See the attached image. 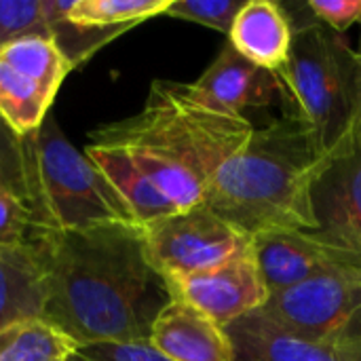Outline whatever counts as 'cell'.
Masks as SVG:
<instances>
[{
	"label": "cell",
	"mask_w": 361,
	"mask_h": 361,
	"mask_svg": "<svg viewBox=\"0 0 361 361\" xmlns=\"http://www.w3.org/2000/svg\"><path fill=\"white\" fill-rule=\"evenodd\" d=\"M47 254L44 319L82 345L150 343L171 300L137 224L36 231Z\"/></svg>",
	"instance_id": "cell-1"
},
{
	"label": "cell",
	"mask_w": 361,
	"mask_h": 361,
	"mask_svg": "<svg viewBox=\"0 0 361 361\" xmlns=\"http://www.w3.org/2000/svg\"><path fill=\"white\" fill-rule=\"evenodd\" d=\"M245 116L216 112L188 82L154 80L140 112L93 129L91 144L116 150L176 212L201 205L218 169L250 140Z\"/></svg>",
	"instance_id": "cell-2"
},
{
	"label": "cell",
	"mask_w": 361,
	"mask_h": 361,
	"mask_svg": "<svg viewBox=\"0 0 361 361\" xmlns=\"http://www.w3.org/2000/svg\"><path fill=\"white\" fill-rule=\"evenodd\" d=\"M328 161L294 112L254 129L218 169L203 203L247 237L317 231L315 186Z\"/></svg>",
	"instance_id": "cell-3"
},
{
	"label": "cell",
	"mask_w": 361,
	"mask_h": 361,
	"mask_svg": "<svg viewBox=\"0 0 361 361\" xmlns=\"http://www.w3.org/2000/svg\"><path fill=\"white\" fill-rule=\"evenodd\" d=\"M294 30L292 57L279 78L283 102L330 165L349 154L361 135V51L311 15L294 21Z\"/></svg>",
	"instance_id": "cell-4"
},
{
	"label": "cell",
	"mask_w": 361,
	"mask_h": 361,
	"mask_svg": "<svg viewBox=\"0 0 361 361\" xmlns=\"http://www.w3.org/2000/svg\"><path fill=\"white\" fill-rule=\"evenodd\" d=\"M23 140L42 228L85 231L104 224H137L112 182L63 135L51 114L36 133Z\"/></svg>",
	"instance_id": "cell-5"
},
{
	"label": "cell",
	"mask_w": 361,
	"mask_h": 361,
	"mask_svg": "<svg viewBox=\"0 0 361 361\" xmlns=\"http://www.w3.org/2000/svg\"><path fill=\"white\" fill-rule=\"evenodd\" d=\"M258 313L305 341L361 347V273L324 275L271 292Z\"/></svg>",
	"instance_id": "cell-6"
},
{
	"label": "cell",
	"mask_w": 361,
	"mask_h": 361,
	"mask_svg": "<svg viewBox=\"0 0 361 361\" xmlns=\"http://www.w3.org/2000/svg\"><path fill=\"white\" fill-rule=\"evenodd\" d=\"M140 231L148 260L163 279L216 269L254 243L205 203L142 224Z\"/></svg>",
	"instance_id": "cell-7"
},
{
	"label": "cell",
	"mask_w": 361,
	"mask_h": 361,
	"mask_svg": "<svg viewBox=\"0 0 361 361\" xmlns=\"http://www.w3.org/2000/svg\"><path fill=\"white\" fill-rule=\"evenodd\" d=\"M254 252L271 292L324 275L361 273L360 250L324 228L258 235Z\"/></svg>",
	"instance_id": "cell-8"
},
{
	"label": "cell",
	"mask_w": 361,
	"mask_h": 361,
	"mask_svg": "<svg viewBox=\"0 0 361 361\" xmlns=\"http://www.w3.org/2000/svg\"><path fill=\"white\" fill-rule=\"evenodd\" d=\"M165 283L171 298H180L197 307L224 328L250 313L260 311L271 296L254 252V243L216 269L195 275L167 277Z\"/></svg>",
	"instance_id": "cell-9"
},
{
	"label": "cell",
	"mask_w": 361,
	"mask_h": 361,
	"mask_svg": "<svg viewBox=\"0 0 361 361\" xmlns=\"http://www.w3.org/2000/svg\"><path fill=\"white\" fill-rule=\"evenodd\" d=\"M190 93L203 106L233 116H245L250 108H262L283 99L281 80L245 59L239 51L226 42L218 57L207 66V70L192 82H188Z\"/></svg>",
	"instance_id": "cell-10"
},
{
	"label": "cell",
	"mask_w": 361,
	"mask_h": 361,
	"mask_svg": "<svg viewBox=\"0 0 361 361\" xmlns=\"http://www.w3.org/2000/svg\"><path fill=\"white\" fill-rule=\"evenodd\" d=\"M150 345L171 361H237L226 328L180 298L154 319Z\"/></svg>",
	"instance_id": "cell-11"
},
{
	"label": "cell",
	"mask_w": 361,
	"mask_h": 361,
	"mask_svg": "<svg viewBox=\"0 0 361 361\" xmlns=\"http://www.w3.org/2000/svg\"><path fill=\"white\" fill-rule=\"evenodd\" d=\"M294 32V19L283 4L247 0L233 21L228 42L245 59L281 78L292 57Z\"/></svg>",
	"instance_id": "cell-12"
},
{
	"label": "cell",
	"mask_w": 361,
	"mask_h": 361,
	"mask_svg": "<svg viewBox=\"0 0 361 361\" xmlns=\"http://www.w3.org/2000/svg\"><path fill=\"white\" fill-rule=\"evenodd\" d=\"M47 254L40 239L0 245V330L44 319Z\"/></svg>",
	"instance_id": "cell-13"
},
{
	"label": "cell",
	"mask_w": 361,
	"mask_h": 361,
	"mask_svg": "<svg viewBox=\"0 0 361 361\" xmlns=\"http://www.w3.org/2000/svg\"><path fill=\"white\" fill-rule=\"evenodd\" d=\"M237 361H361V347H338L292 336L258 311L226 328Z\"/></svg>",
	"instance_id": "cell-14"
},
{
	"label": "cell",
	"mask_w": 361,
	"mask_h": 361,
	"mask_svg": "<svg viewBox=\"0 0 361 361\" xmlns=\"http://www.w3.org/2000/svg\"><path fill=\"white\" fill-rule=\"evenodd\" d=\"M313 199L319 228L361 252V135L349 154L328 165Z\"/></svg>",
	"instance_id": "cell-15"
},
{
	"label": "cell",
	"mask_w": 361,
	"mask_h": 361,
	"mask_svg": "<svg viewBox=\"0 0 361 361\" xmlns=\"http://www.w3.org/2000/svg\"><path fill=\"white\" fill-rule=\"evenodd\" d=\"M53 97L32 78L0 61V116L19 135L36 133L51 114Z\"/></svg>",
	"instance_id": "cell-16"
},
{
	"label": "cell",
	"mask_w": 361,
	"mask_h": 361,
	"mask_svg": "<svg viewBox=\"0 0 361 361\" xmlns=\"http://www.w3.org/2000/svg\"><path fill=\"white\" fill-rule=\"evenodd\" d=\"M78 345L47 319H27L0 330V361H68Z\"/></svg>",
	"instance_id": "cell-17"
},
{
	"label": "cell",
	"mask_w": 361,
	"mask_h": 361,
	"mask_svg": "<svg viewBox=\"0 0 361 361\" xmlns=\"http://www.w3.org/2000/svg\"><path fill=\"white\" fill-rule=\"evenodd\" d=\"M0 61L32 78L53 99L72 66L61 55L53 38H23L0 51Z\"/></svg>",
	"instance_id": "cell-18"
},
{
	"label": "cell",
	"mask_w": 361,
	"mask_h": 361,
	"mask_svg": "<svg viewBox=\"0 0 361 361\" xmlns=\"http://www.w3.org/2000/svg\"><path fill=\"white\" fill-rule=\"evenodd\" d=\"M44 19L51 30V38L55 40L61 55L74 68L89 61L99 49L129 32L131 27H87L74 23L63 13V0H42Z\"/></svg>",
	"instance_id": "cell-19"
},
{
	"label": "cell",
	"mask_w": 361,
	"mask_h": 361,
	"mask_svg": "<svg viewBox=\"0 0 361 361\" xmlns=\"http://www.w3.org/2000/svg\"><path fill=\"white\" fill-rule=\"evenodd\" d=\"M173 0H63V13L87 27H135L165 15Z\"/></svg>",
	"instance_id": "cell-20"
},
{
	"label": "cell",
	"mask_w": 361,
	"mask_h": 361,
	"mask_svg": "<svg viewBox=\"0 0 361 361\" xmlns=\"http://www.w3.org/2000/svg\"><path fill=\"white\" fill-rule=\"evenodd\" d=\"M0 182L17 192L34 212L36 224L42 231L40 205L36 195V184L32 176V165L25 148V140L19 137L0 116Z\"/></svg>",
	"instance_id": "cell-21"
},
{
	"label": "cell",
	"mask_w": 361,
	"mask_h": 361,
	"mask_svg": "<svg viewBox=\"0 0 361 361\" xmlns=\"http://www.w3.org/2000/svg\"><path fill=\"white\" fill-rule=\"evenodd\" d=\"M51 38L42 0H0V51L23 38Z\"/></svg>",
	"instance_id": "cell-22"
},
{
	"label": "cell",
	"mask_w": 361,
	"mask_h": 361,
	"mask_svg": "<svg viewBox=\"0 0 361 361\" xmlns=\"http://www.w3.org/2000/svg\"><path fill=\"white\" fill-rule=\"evenodd\" d=\"M243 4L245 0H173L165 17L192 21L228 36Z\"/></svg>",
	"instance_id": "cell-23"
},
{
	"label": "cell",
	"mask_w": 361,
	"mask_h": 361,
	"mask_svg": "<svg viewBox=\"0 0 361 361\" xmlns=\"http://www.w3.org/2000/svg\"><path fill=\"white\" fill-rule=\"evenodd\" d=\"M40 231L30 205L0 182V245L23 243Z\"/></svg>",
	"instance_id": "cell-24"
},
{
	"label": "cell",
	"mask_w": 361,
	"mask_h": 361,
	"mask_svg": "<svg viewBox=\"0 0 361 361\" xmlns=\"http://www.w3.org/2000/svg\"><path fill=\"white\" fill-rule=\"evenodd\" d=\"M68 361H171L159 353L150 343L140 345H82Z\"/></svg>",
	"instance_id": "cell-25"
},
{
	"label": "cell",
	"mask_w": 361,
	"mask_h": 361,
	"mask_svg": "<svg viewBox=\"0 0 361 361\" xmlns=\"http://www.w3.org/2000/svg\"><path fill=\"white\" fill-rule=\"evenodd\" d=\"M307 13L336 34H345L361 21V0H309Z\"/></svg>",
	"instance_id": "cell-26"
}]
</instances>
